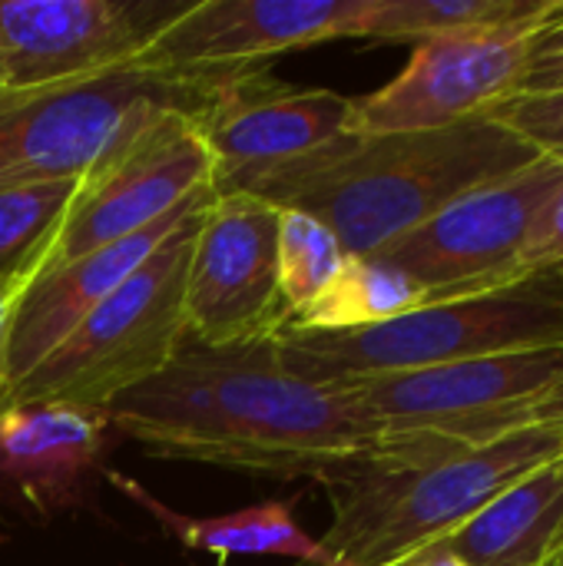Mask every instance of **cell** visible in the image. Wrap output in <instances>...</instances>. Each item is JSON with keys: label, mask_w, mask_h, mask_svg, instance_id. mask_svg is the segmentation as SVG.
<instances>
[{"label": "cell", "mask_w": 563, "mask_h": 566, "mask_svg": "<svg viewBox=\"0 0 563 566\" xmlns=\"http://www.w3.org/2000/svg\"><path fill=\"white\" fill-rule=\"evenodd\" d=\"M563 13V0H368L355 36L368 43H425Z\"/></svg>", "instance_id": "cell-20"}, {"label": "cell", "mask_w": 563, "mask_h": 566, "mask_svg": "<svg viewBox=\"0 0 563 566\" xmlns=\"http://www.w3.org/2000/svg\"><path fill=\"white\" fill-rule=\"evenodd\" d=\"M30 285L13 282V279H0V395L7 391V338H10V325L17 315V305L23 298Z\"/></svg>", "instance_id": "cell-26"}, {"label": "cell", "mask_w": 563, "mask_h": 566, "mask_svg": "<svg viewBox=\"0 0 563 566\" xmlns=\"http://www.w3.org/2000/svg\"><path fill=\"white\" fill-rule=\"evenodd\" d=\"M368 0H192L136 56L163 73H226L355 36Z\"/></svg>", "instance_id": "cell-13"}, {"label": "cell", "mask_w": 563, "mask_h": 566, "mask_svg": "<svg viewBox=\"0 0 563 566\" xmlns=\"http://www.w3.org/2000/svg\"><path fill=\"white\" fill-rule=\"evenodd\" d=\"M226 73H163L133 60L90 80L0 93V189L83 179L156 113L196 116Z\"/></svg>", "instance_id": "cell-6"}, {"label": "cell", "mask_w": 563, "mask_h": 566, "mask_svg": "<svg viewBox=\"0 0 563 566\" xmlns=\"http://www.w3.org/2000/svg\"><path fill=\"white\" fill-rule=\"evenodd\" d=\"M279 206L222 189L199 216L186 275L189 342L206 348L246 345L279 335Z\"/></svg>", "instance_id": "cell-11"}, {"label": "cell", "mask_w": 563, "mask_h": 566, "mask_svg": "<svg viewBox=\"0 0 563 566\" xmlns=\"http://www.w3.org/2000/svg\"><path fill=\"white\" fill-rule=\"evenodd\" d=\"M106 415L73 405L0 411V491L53 514L80 501L106 448Z\"/></svg>", "instance_id": "cell-16"}, {"label": "cell", "mask_w": 563, "mask_h": 566, "mask_svg": "<svg viewBox=\"0 0 563 566\" xmlns=\"http://www.w3.org/2000/svg\"><path fill=\"white\" fill-rule=\"evenodd\" d=\"M189 3L0 0V93H30L119 70Z\"/></svg>", "instance_id": "cell-12"}, {"label": "cell", "mask_w": 563, "mask_h": 566, "mask_svg": "<svg viewBox=\"0 0 563 566\" xmlns=\"http://www.w3.org/2000/svg\"><path fill=\"white\" fill-rule=\"evenodd\" d=\"M103 415L153 458L279 481H322L378 448L375 424L338 385L305 381L282 365L275 335L229 348L186 342Z\"/></svg>", "instance_id": "cell-1"}, {"label": "cell", "mask_w": 563, "mask_h": 566, "mask_svg": "<svg viewBox=\"0 0 563 566\" xmlns=\"http://www.w3.org/2000/svg\"><path fill=\"white\" fill-rule=\"evenodd\" d=\"M133 504H139L169 537H176L186 551L212 554L219 560L229 557H289L292 564H309L319 551L302 524L295 521L292 501H262L256 507L219 514V517H186L166 507L156 494H149L133 478L110 471L106 474Z\"/></svg>", "instance_id": "cell-18"}, {"label": "cell", "mask_w": 563, "mask_h": 566, "mask_svg": "<svg viewBox=\"0 0 563 566\" xmlns=\"http://www.w3.org/2000/svg\"><path fill=\"white\" fill-rule=\"evenodd\" d=\"M531 279H544L563 289V182L557 186L554 199L548 202V209L541 212L528 249L518 262L514 282H531Z\"/></svg>", "instance_id": "cell-24"}, {"label": "cell", "mask_w": 563, "mask_h": 566, "mask_svg": "<svg viewBox=\"0 0 563 566\" xmlns=\"http://www.w3.org/2000/svg\"><path fill=\"white\" fill-rule=\"evenodd\" d=\"M561 566H563V560H561Z\"/></svg>", "instance_id": "cell-29"}, {"label": "cell", "mask_w": 563, "mask_h": 566, "mask_svg": "<svg viewBox=\"0 0 563 566\" xmlns=\"http://www.w3.org/2000/svg\"><path fill=\"white\" fill-rule=\"evenodd\" d=\"M275 259H279V298L289 322L335 279V272L345 262V249L338 235L315 216L299 209H279Z\"/></svg>", "instance_id": "cell-22"}, {"label": "cell", "mask_w": 563, "mask_h": 566, "mask_svg": "<svg viewBox=\"0 0 563 566\" xmlns=\"http://www.w3.org/2000/svg\"><path fill=\"white\" fill-rule=\"evenodd\" d=\"M212 179L216 166L196 123L179 109L156 113L80 179L70 216L40 275L149 229L199 189L212 186Z\"/></svg>", "instance_id": "cell-9"}, {"label": "cell", "mask_w": 563, "mask_h": 566, "mask_svg": "<svg viewBox=\"0 0 563 566\" xmlns=\"http://www.w3.org/2000/svg\"><path fill=\"white\" fill-rule=\"evenodd\" d=\"M216 196L212 186L199 189L179 209L139 229L119 242L93 249L46 275H40L20 298L10 338H7V388L30 375L103 298H110L159 245L163 239L196 209L209 206ZM3 398V395H0Z\"/></svg>", "instance_id": "cell-15"}, {"label": "cell", "mask_w": 563, "mask_h": 566, "mask_svg": "<svg viewBox=\"0 0 563 566\" xmlns=\"http://www.w3.org/2000/svg\"><path fill=\"white\" fill-rule=\"evenodd\" d=\"M563 454L551 428H524L481 448L365 454L329 471L319 484L332 524L309 564L402 566L448 541L504 488Z\"/></svg>", "instance_id": "cell-3"}, {"label": "cell", "mask_w": 563, "mask_h": 566, "mask_svg": "<svg viewBox=\"0 0 563 566\" xmlns=\"http://www.w3.org/2000/svg\"><path fill=\"white\" fill-rule=\"evenodd\" d=\"M544 93H563V13L534 36L518 90V96H544Z\"/></svg>", "instance_id": "cell-25"}, {"label": "cell", "mask_w": 563, "mask_h": 566, "mask_svg": "<svg viewBox=\"0 0 563 566\" xmlns=\"http://www.w3.org/2000/svg\"><path fill=\"white\" fill-rule=\"evenodd\" d=\"M488 116L504 123L524 143H531L541 156L563 159V93L511 96L498 103Z\"/></svg>", "instance_id": "cell-23"}, {"label": "cell", "mask_w": 563, "mask_h": 566, "mask_svg": "<svg viewBox=\"0 0 563 566\" xmlns=\"http://www.w3.org/2000/svg\"><path fill=\"white\" fill-rule=\"evenodd\" d=\"M338 388L375 424L378 448H481L534 428V411L563 388V348L338 381Z\"/></svg>", "instance_id": "cell-7"}, {"label": "cell", "mask_w": 563, "mask_h": 566, "mask_svg": "<svg viewBox=\"0 0 563 566\" xmlns=\"http://www.w3.org/2000/svg\"><path fill=\"white\" fill-rule=\"evenodd\" d=\"M538 156L494 116H475L445 129L348 133L302 159L236 172L212 189L309 212L338 235L345 255H372Z\"/></svg>", "instance_id": "cell-2"}, {"label": "cell", "mask_w": 563, "mask_h": 566, "mask_svg": "<svg viewBox=\"0 0 563 566\" xmlns=\"http://www.w3.org/2000/svg\"><path fill=\"white\" fill-rule=\"evenodd\" d=\"M202 209L189 212L110 298H103L30 375L10 385L0 398V411L23 405L106 411L119 395L159 375L189 342L186 275Z\"/></svg>", "instance_id": "cell-5"}, {"label": "cell", "mask_w": 563, "mask_h": 566, "mask_svg": "<svg viewBox=\"0 0 563 566\" xmlns=\"http://www.w3.org/2000/svg\"><path fill=\"white\" fill-rule=\"evenodd\" d=\"M80 179L0 189V279L33 285L70 216Z\"/></svg>", "instance_id": "cell-21"}, {"label": "cell", "mask_w": 563, "mask_h": 566, "mask_svg": "<svg viewBox=\"0 0 563 566\" xmlns=\"http://www.w3.org/2000/svg\"><path fill=\"white\" fill-rule=\"evenodd\" d=\"M212 156L216 182L302 159L352 133V96L289 86L269 66L229 70L206 106L189 116Z\"/></svg>", "instance_id": "cell-14"}, {"label": "cell", "mask_w": 563, "mask_h": 566, "mask_svg": "<svg viewBox=\"0 0 563 566\" xmlns=\"http://www.w3.org/2000/svg\"><path fill=\"white\" fill-rule=\"evenodd\" d=\"M441 544L465 566H561L563 454L504 488Z\"/></svg>", "instance_id": "cell-17"}, {"label": "cell", "mask_w": 563, "mask_h": 566, "mask_svg": "<svg viewBox=\"0 0 563 566\" xmlns=\"http://www.w3.org/2000/svg\"><path fill=\"white\" fill-rule=\"evenodd\" d=\"M431 295L375 255H345L335 279L285 322L292 332H358L428 305Z\"/></svg>", "instance_id": "cell-19"}, {"label": "cell", "mask_w": 563, "mask_h": 566, "mask_svg": "<svg viewBox=\"0 0 563 566\" xmlns=\"http://www.w3.org/2000/svg\"><path fill=\"white\" fill-rule=\"evenodd\" d=\"M402 566H465L445 544H435V547H428V551H421V554H415L411 560H405Z\"/></svg>", "instance_id": "cell-28"}, {"label": "cell", "mask_w": 563, "mask_h": 566, "mask_svg": "<svg viewBox=\"0 0 563 566\" xmlns=\"http://www.w3.org/2000/svg\"><path fill=\"white\" fill-rule=\"evenodd\" d=\"M531 424H541V428H551V431H557L563 438V388L554 395V398H548L538 411H534V418H531Z\"/></svg>", "instance_id": "cell-27"}, {"label": "cell", "mask_w": 563, "mask_h": 566, "mask_svg": "<svg viewBox=\"0 0 563 566\" xmlns=\"http://www.w3.org/2000/svg\"><path fill=\"white\" fill-rule=\"evenodd\" d=\"M551 20L415 43L395 80L368 96H352V133H418L488 116L498 103L518 96L534 36Z\"/></svg>", "instance_id": "cell-10"}, {"label": "cell", "mask_w": 563, "mask_h": 566, "mask_svg": "<svg viewBox=\"0 0 563 566\" xmlns=\"http://www.w3.org/2000/svg\"><path fill=\"white\" fill-rule=\"evenodd\" d=\"M561 182L563 159L538 156L465 192L372 255L415 279L431 302L518 285V262Z\"/></svg>", "instance_id": "cell-8"}, {"label": "cell", "mask_w": 563, "mask_h": 566, "mask_svg": "<svg viewBox=\"0 0 563 566\" xmlns=\"http://www.w3.org/2000/svg\"><path fill=\"white\" fill-rule=\"evenodd\" d=\"M282 365L315 385L402 375L491 355L563 348V289L544 279L428 302L358 332L275 335Z\"/></svg>", "instance_id": "cell-4"}]
</instances>
